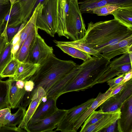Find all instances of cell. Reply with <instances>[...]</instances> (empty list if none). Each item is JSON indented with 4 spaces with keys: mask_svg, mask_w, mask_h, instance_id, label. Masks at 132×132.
<instances>
[{
    "mask_svg": "<svg viewBox=\"0 0 132 132\" xmlns=\"http://www.w3.org/2000/svg\"><path fill=\"white\" fill-rule=\"evenodd\" d=\"M132 36V29L115 19L88 24L84 37L86 44L104 55L112 46Z\"/></svg>",
    "mask_w": 132,
    "mask_h": 132,
    "instance_id": "6da1fadb",
    "label": "cell"
},
{
    "mask_svg": "<svg viewBox=\"0 0 132 132\" xmlns=\"http://www.w3.org/2000/svg\"><path fill=\"white\" fill-rule=\"evenodd\" d=\"M110 61L93 56L79 65V70L62 93L84 91L98 84L105 82L103 76Z\"/></svg>",
    "mask_w": 132,
    "mask_h": 132,
    "instance_id": "7a4b0ae2",
    "label": "cell"
},
{
    "mask_svg": "<svg viewBox=\"0 0 132 132\" xmlns=\"http://www.w3.org/2000/svg\"><path fill=\"white\" fill-rule=\"evenodd\" d=\"M77 65L72 60L59 59L53 54L40 65L30 79L35 84L34 90L40 87L47 93L53 85L71 71Z\"/></svg>",
    "mask_w": 132,
    "mask_h": 132,
    "instance_id": "3957f363",
    "label": "cell"
},
{
    "mask_svg": "<svg viewBox=\"0 0 132 132\" xmlns=\"http://www.w3.org/2000/svg\"><path fill=\"white\" fill-rule=\"evenodd\" d=\"M57 0H47L41 5L36 19V27L53 37L56 33Z\"/></svg>",
    "mask_w": 132,
    "mask_h": 132,
    "instance_id": "277c9868",
    "label": "cell"
},
{
    "mask_svg": "<svg viewBox=\"0 0 132 132\" xmlns=\"http://www.w3.org/2000/svg\"><path fill=\"white\" fill-rule=\"evenodd\" d=\"M81 14L78 0H71L66 26L67 35L72 41L81 39L85 36L86 29Z\"/></svg>",
    "mask_w": 132,
    "mask_h": 132,
    "instance_id": "5b68a950",
    "label": "cell"
},
{
    "mask_svg": "<svg viewBox=\"0 0 132 132\" xmlns=\"http://www.w3.org/2000/svg\"><path fill=\"white\" fill-rule=\"evenodd\" d=\"M67 110L58 109L51 116L44 119L30 121L25 129L28 132L54 131L64 116Z\"/></svg>",
    "mask_w": 132,
    "mask_h": 132,
    "instance_id": "8992f818",
    "label": "cell"
},
{
    "mask_svg": "<svg viewBox=\"0 0 132 132\" xmlns=\"http://www.w3.org/2000/svg\"><path fill=\"white\" fill-rule=\"evenodd\" d=\"M95 100L92 98L78 106L67 110L55 131L74 132V124L80 116L90 106Z\"/></svg>",
    "mask_w": 132,
    "mask_h": 132,
    "instance_id": "52a82bcc",
    "label": "cell"
},
{
    "mask_svg": "<svg viewBox=\"0 0 132 132\" xmlns=\"http://www.w3.org/2000/svg\"><path fill=\"white\" fill-rule=\"evenodd\" d=\"M53 54L52 47L48 46L38 32L30 50L27 62L40 65Z\"/></svg>",
    "mask_w": 132,
    "mask_h": 132,
    "instance_id": "ba28073f",
    "label": "cell"
},
{
    "mask_svg": "<svg viewBox=\"0 0 132 132\" xmlns=\"http://www.w3.org/2000/svg\"><path fill=\"white\" fill-rule=\"evenodd\" d=\"M7 80L9 85L10 106L11 109L19 108L25 93V82L21 80H15L12 77H9Z\"/></svg>",
    "mask_w": 132,
    "mask_h": 132,
    "instance_id": "9c48e42d",
    "label": "cell"
},
{
    "mask_svg": "<svg viewBox=\"0 0 132 132\" xmlns=\"http://www.w3.org/2000/svg\"><path fill=\"white\" fill-rule=\"evenodd\" d=\"M120 118L117 121L119 132H132V95L122 104Z\"/></svg>",
    "mask_w": 132,
    "mask_h": 132,
    "instance_id": "30bf717a",
    "label": "cell"
},
{
    "mask_svg": "<svg viewBox=\"0 0 132 132\" xmlns=\"http://www.w3.org/2000/svg\"><path fill=\"white\" fill-rule=\"evenodd\" d=\"M81 14L89 13L92 9L104 6L117 5L122 7L132 6V0H84L78 2Z\"/></svg>",
    "mask_w": 132,
    "mask_h": 132,
    "instance_id": "8fae6325",
    "label": "cell"
},
{
    "mask_svg": "<svg viewBox=\"0 0 132 132\" xmlns=\"http://www.w3.org/2000/svg\"><path fill=\"white\" fill-rule=\"evenodd\" d=\"M71 0H57L56 33L59 36H64L67 39L66 26L68 17L70 4Z\"/></svg>",
    "mask_w": 132,
    "mask_h": 132,
    "instance_id": "7c38bea8",
    "label": "cell"
},
{
    "mask_svg": "<svg viewBox=\"0 0 132 132\" xmlns=\"http://www.w3.org/2000/svg\"><path fill=\"white\" fill-rule=\"evenodd\" d=\"M79 66V65L77 64L71 71L52 86L46 93L47 99L53 97L57 99L62 95V92L70 84L78 72Z\"/></svg>",
    "mask_w": 132,
    "mask_h": 132,
    "instance_id": "4fadbf2b",
    "label": "cell"
},
{
    "mask_svg": "<svg viewBox=\"0 0 132 132\" xmlns=\"http://www.w3.org/2000/svg\"><path fill=\"white\" fill-rule=\"evenodd\" d=\"M32 92L33 96L31 101L28 109L26 111L22 121L18 126V128L24 130L35 111L42 102V98L46 95V92L41 87H38Z\"/></svg>",
    "mask_w": 132,
    "mask_h": 132,
    "instance_id": "5bb4252c",
    "label": "cell"
},
{
    "mask_svg": "<svg viewBox=\"0 0 132 132\" xmlns=\"http://www.w3.org/2000/svg\"><path fill=\"white\" fill-rule=\"evenodd\" d=\"M113 90L112 87L110 88L104 93H100L96 98L86 110L79 117L75 122L74 126V132H76L84 121L104 101L111 96Z\"/></svg>",
    "mask_w": 132,
    "mask_h": 132,
    "instance_id": "9a60e30c",
    "label": "cell"
},
{
    "mask_svg": "<svg viewBox=\"0 0 132 132\" xmlns=\"http://www.w3.org/2000/svg\"><path fill=\"white\" fill-rule=\"evenodd\" d=\"M22 23L21 10L18 2L11 7L0 24V35L3 31H6L7 27H15L19 26Z\"/></svg>",
    "mask_w": 132,
    "mask_h": 132,
    "instance_id": "2e32d148",
    "label": "cell"
},
{
    "mask_svg": "<svg viewBox=\"0 0 132 132\" xmlns=\"http://www.w3.org/2000/svg\"><path fill=\"white\" fill-rule=\"evenodd\" d=\"M57 100L54 98L50 97L47 98L46 102H42L35 111L30 121L44 119L53 114L58 109L56 105Z\"/></svg>",
    "mask_w": 132,
    "mask_h": 132,
    "instance_id": "e0dca14e",
    "label": "cell"
},
{
    "mask_svg": "<svg viewBox=\"0 0 132 132\" xmlns=\"http://www.w3.org/2000/svg\"><path fill=\"white\" fill-rule=\"evenodd\" d=\"M120 110L106 112L105 115L97 122L86 129L83 132H101L111 125L117 121L120 118Z\"/></svg>",
    "mask_w": 132,
    "mask_h": 132,
    "instance_id": "ac0fdd59",
    "label": "cell"
},
{
    "mask_svg": "<svg viewBox=\"0 0 132 132\" xmlns=\"http://www.w3.org/2000/svg\"><path fill=\"white\" fill-rule=\"evenodd\" d=\"M132 52V36L112 46L103 57L110 61L117 56Z\"/></svg>",
    "mask_w": 132,
    "mask_h": 132,
    "instance_id": "d6986e66",
    "label": "cell"
},
{
    "mask_svg": "<svg viewBox=\"0 0 132 132\" xmlns=\"http://www.w3.org/2000/svg\"><path fill=\"white\" fill-rule=\"evenodd\" d=\"M40 65L28 62H20L13 78L16 80H21L24 81L29 80L38 70Z\"/></svg>",
    "mask_w": 132,
    "mask_h": 132,
    "instance_id": "ffe728a7",
    "label": "cell"
},
{
    "mask_svg": "<svg viewBox=\"0 0 132 132\" xmlns=\"http://www.w3.org/2000/svg\"><path fill=\"white\" fill-rule=\"evenodd\" d=\"M38 30L36 27L31 32L15 55L14 57L20 62H27L30 50L35 41Z\"/></svg>",
    "mask_w": 132,
    "mask_h": 132,
    "instance_id": "44dd1931",
    "label": "cell"
},
{
    "mask_svg": "<svg viewBox=\"0 0 132 132\" xmlns=\"http://www.w3.org/2000/svg\"><path fill=\"white\" fill-rule=\"evenodd\" d=\"M111 14L113 15L114 19L132 29V6L119 8Z\"/></svg>",
    "mask_w": 132,
    "mask_h": 132,
    "instance_id": "7402d4cb",
    "label": "cell"
},
{
    "mask_svg": "<svg viewBox=\"0 0 132 132\" xmlns=\"http://www.w3.org/2000/svg\"><path fill=\"white\" fill-rule=\"evenodd\" d=\"M53 42L55 44L65 45L75 48L98 58H101L103 57L101 53L87 45L81 39L76 41L70 42L60 41L55 40H53Z\"/></svg>",
    "mask_w": 132,
    "mask_h": 132,
    "instance_id": "603a6c76",
    "label": "cell"
},
{
    "mask_svg": "<svg viewBox=\"0 0 132 132\" xmlns=\"http://www.w3.org/2000/svg\"><path fill=\"white\" fill-rule=\"evenodd\" d=\"M9 106L0 110V132H20L21 129L16 127L7 126L11 114Z\"/></svg>",
    "mask_w": 132,
    "mask_h": 132,
    "instance_id": "cb8c5ba5",
    "label": "cell"
},
{
    "mask_svg": "<svg viewBox=\"0 0 132 132\" xmlns=\"http://www.w3.org/2000/svg\"><path fill=\"white\" fill-rule=\"evenodd\" d=\"M55 44L64 53L73 57L81 59L84 61H86L92 57L90 54L75 48L65 45Z\"/></svg>",
    "mask_w": 132,
    "mask_h": 132,
    "instance_id": "d4e9b609",
    "label": "cell"
},
{
    "mask_svg": "<svg viewBox=\"0 0 132 132\" xmlns=\"http://www.w3.org/2000/svg\"><path fill=\"white\" fill-rule=\"evenodd\" d=\"M37 0H19L23 23H26L34 10Z\"/></svg>",
    "mask_w": 132,
    "mask_h": 132,
    "instance_id": "484cf974",
    "label": "cell"
},
{
    "mask_svg": "<svg viewBox=\"0 0 132 132\" xmlns=\"http://www.w3.org/2000/svg\"><path fill=\"white\" fill-rule=\"evenodd\" d=\"M123 104L114 96L107 99L99 106L104 112H111L120 110Z\"/></svg>",
    "mask_w": 132,
    "mask_h": 132,
    "instance_id": "4316f807",
    "label": "cell"
},
{
    "mask_svg": "<svg viewBox=\"0 0 132 132\" xmlns=\"http://www.w3.org/2000/svg\"><path fill=\"white\" fill-rule=\"evenodd\" d=\"M9 85L7 80H0V110L10 106L9 99Z\"/></svg>",
    "mask_w": 132,
    "mask_h": 132,
    "instance_id": "83f0119b",
    "label": "cell"
},
{
    "mask_svg": "<svg viewBox=\"0 0 132 132\" xmlns=\"http://www.w3.org/2000/svg\"><path fill=\"white\" fill-rule=\"evenodd\" d=\"M12 42V40L7 45L0 55V80H1L0 76L1 72L13 58L11 52Z\"/></svg>",
    "mask_w": 132,
    "mask_h": 132,
    "instance_id": "f1b7e54d",
    "label": "cell"
},
{
    "mask_svg": "<svg viewBox=\"0 0 132 132\" xmlns=\"http://www.w3.org/2000/svg\"><path fill=\"white\" fill-rule=\"evenodd\" d=\"M106 112H104L100 109L98 111H93L88 116L81 126L80 132H83L89 126L95 123L102 118Z\"/></svg>",
    "mask_w": 132,
    "mask_h": 132,
    "instance_id": "f546056e",
    "label": "cell"
},
{
    "mask_svg": "<svg viewBox=\"0 0 132 132\" xmlns=\"http://www.w3.org/2000/svg\"><path fill=\"white\" fill-rule=\"evenodd\" d=\"M20 62L16 58H13L1 72V79L6 77L13 78L18 69Z\"/></svg>",
    "mask_w": 132,
    "mask_h": 132,
    "instance_id": "4dcf8cb0",
    "label": "cell"
},
{
    "mask_svg": "<svg viewBox=\"0 0 132 132\" xmlns=\"http://www.w3.org/2000/svg\"><path fill=\"white\" fill-rule=\"evenodd\" d=\"M26 109L20 107L14 113H12L7 126L16 127L19 125L22 121L24 117Z\"/></svg>",
    "mask_w": 132,
    "mask_h": 132,
    "instance_id": "1f68e13d",
    "label": "cell"
},
{
    "mask_svg": "<svg viewBox=\"0 0 132 132\" xmlns=\"http://www.w3.org/2000/svg\"><path fill=\"white\" fill-rule=\"evenodd\" d=\"M121 7H123L117 5H106L94 9L90 11L89 13L95 14L98 16H106L111 14L114 11Z\"/></svg>",
    "mask_w": 132,
    "mask_h": 132,
    "instance_id": "d6a6232c",
    "label": "cell"
},
{
    "mask_svg": "<svg viewBox=\"0 0 132 132\" xmlns=\"http://www.w3.org/2000/svg\"><path fill=\"white\" fill-rule=\"evenodd\" d=\"M11 8L10 3L0 5V24Z\"/></svg>",
    "mask_w": 132,
    "mask_h": 132,
    "instance_id": "836d02e7",
    "label": "cell"
},
{
    "mask_svg": "<svg viewBox=\"0 0 132 132\" xmlns=\"http://www.w3.org/2000/svg\"><path fill=\"white\" fill-rule=\"evenodd\" d=\"M125 74L120 75L116 77L112 78L107 81L110 88H113L120 84L123 80Z\"/></svg>",
    "mask_w": 132,
    "mask_h": 132,
    "instance_id": "e575fe53",
    "label": "cell"
},
{
    "mask_svg": "<svg viewBox=\"0 0 132 132\" xmlns=\"http://www.w3.org/2000/svg\"><path fill=\"white\" fill-rule=\"evenodd\" d=\"M20 26L16 27H7L6 32L8 41L9 43L12 40L13 38L18 32Z\"/></svg>",
    "mask_w": 132,
    "mask_h": 132,
    "instance_id": "d590c367",
    "label": "cell"
},
{
    "mask_svg": "<svg viewBox=\"0 0 132 132\" xmlns=\"http://www.w3.org/2000/svg\"><path fill=\"white\" fill-rule=\"evenodd\" d=\"M126 83L127 82L113 88V90L111 93V96L115 95L122 90L125 87Z\"/></svg>",
    "mask_w": 132,
    "mask_h": 132,
    "instance_id": "8d00e7d4",
    "label": "cell"
},
{
    "mask_svg": "<svg viewBox=\"0 0 132 132\" xmlns=\"http://www.w3.org/2000/svg\"><path fill=\"white\" fill-rule=\"evenodd\" d=\"M7 45L5 38L0 35V55L4 50Z\"/></svg>",
    "mask_w": 132,
    "mask_h": 132,
    "instance_id": "74e56055",
    "label": "cell"
},
{
    "mask_svg": "<svg viewBox=\"0 0 132 132\" xmlns=\"http://www.w3.org/2000/svg\"><path fill=\"white\" fill-rule=\"evenodd\" d=\"M132 70L131 69L128 72L125 73L123 80L120 84H123L127 82L132 79Z\"/></svg>",
    "mask_w": 132,
    "mask_h": 132,
    "instance_id": "f35d334b",
    "label": "cell"
},
{
    "mask_svg": "<svg viewBox=\"0 0 132 132\" xmlns=\"http://www.w3.org/2000/svg\"><path fill=\"white\" fill-rule=\"evenodd\" d=\"M117 121L113 123L107 128L103 129L101 132H113L115 131L117 124Z\"/></svg>",
    "mask_w": 132,
    "mask_h": 132,
    "instance_id": "ab89813d",
    "label": "cell"
},
{
    "mask_svg": "<svg viewBox=\"0 0 132 132\" xmlns=\"http://www.w3.org/2000/svg\"><path fill=\"white\" fill-rule=\"evenodd\" d=\"M19 42H18L13 46L12 47L11 52L12 56L13 58L14 57L15 55L19 50Z\"/></svg>",
    "mask_w": 132,
    "mask_h": 132,
    "instance_id": "60d3db41",
    "label": "cell"
},
{
    "mask_svg": "<svg viewBox=\"0 0 132 132\" xmlns=\"http://www.w3.org/2000/svg\"><path fill=\"white\" fill-rule=\"evenodd\" d=\"M11 7L16 3L19 2V0H9Z\"/></svg>",
    "mask_w": 132,
    "mask_h": 132,
    "instance_id": "b9f144b4",
    "label": "cell"
},
{
    "mask_svg": "<svg viewBox=\"0 0 132 132\" xmlns=\"http://www.w3.org/2000/svg\"><path fill=\"white\" fill-rule=\"evenodd\" d=\"M47 0H37L35 6V9L39 4L40 3L42 4L43 2Z\"/></svg>",
    "mask_w": 132,
    "mask_h": 132,
    "instance_id": "7bdbcfd3",
    "label": "cell"
},
{
    "mask_svg": "<svg viewBox=\"0 0 132 132\" xmlns=\"http://www.w3.org/2000/svg\"><path fill=\"white\" fill-rule=\"evenodd\" d=\"M130 60L131 64H132V52H129L128 53Z\"/></svg>",
    "mask_w": 132,
    "mask_h": 132,
    "instance_id": "ee69618b",
    "label": "cell"
},
{
    "mask_svg": "<svg viewBox=\"0 0 132 132\" xmlns=\"http://www.w3.org/2000/svg\"><path fill=\"white\" fill-rule=\"evenodd\" d=\"M47 100V98L46 96L43 97L42 99V102H46Z\"/></svg>",
    "mask_w": 132,
    "mask_h": 132,
    "instance_id": "f6af8a7d",
    "label": "cell"
}]
</instances>
